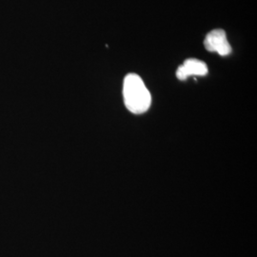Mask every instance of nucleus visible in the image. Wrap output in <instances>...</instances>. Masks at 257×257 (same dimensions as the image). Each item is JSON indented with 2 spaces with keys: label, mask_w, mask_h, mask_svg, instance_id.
I'll list each match as a JSON object with an SVG mask.
<instances>
[{
  "label": "nucleus",
  "mask_w": 257,
  "mask_h": 257,
  "mask_svg": "<svg viewBox=\"0 0 257 257\" xmlns=\"http://www.w3.org/2000/svg\"><path fill=\"white\" fill-rule=\"evenodd\" d=\"M204 45L207 51L217 53L222 56L229 55L231 52V47L226 37V33L220 29L209 33L205 38Z\"/></svg>",
  "instance_id": "obj_2"
},
{
  "label": "nucleus",
  "mask_w": 257,
  "mask_h": 257,
  "mask_svg": "<svg viewBox=\"0 0 257 257\" xmlns=\"http://www.w3.org/2000/svg\"><path fill=\"white\" fill-rule=\"evenodd\" d=\"M208 74V67L201 60L190 58L184 61L183 64L178 67L176 76L179 80H186L188 77L197 75L204 76Z\"/></svg>",
  "instance_id": "obj_3"
},
{
  "label": "nucleus",
  "mask_w": 257,
  "mask_h": 257,
  "mask_svg": "<svg viewBox=\"0 0 257 257\" xmlns=\"http://www.w3.org/2000/svg\"><path fill=\"white\" fill-rule=\"evenodd\" d=\"M124 102L131 112L140 114L147 111L152 103V96L142 78L136 74H130L123 83Z\"/></svg>",
  "instance_id": "obj_1"
}]
</instances>
